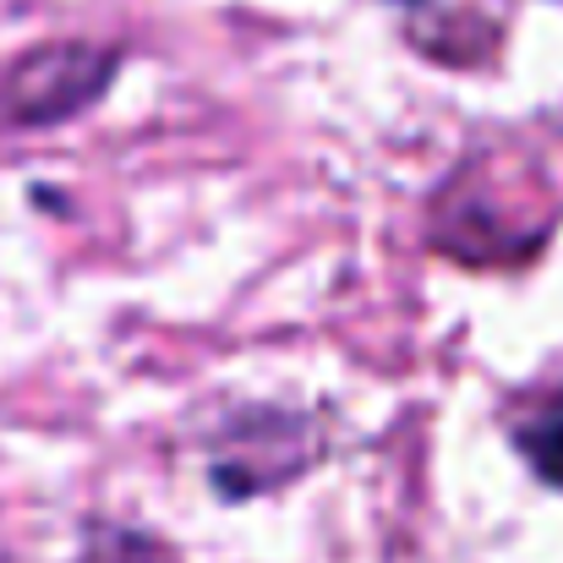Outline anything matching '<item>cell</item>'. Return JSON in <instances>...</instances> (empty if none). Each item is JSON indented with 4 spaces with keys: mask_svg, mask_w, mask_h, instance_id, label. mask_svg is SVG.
I'll use <instances>...</instances> for the list:
<instances>
[{
    "mask_svg": "<svg viewBox=\"0 0 563 563\" xmlns=\"http://www.w3.org/2000/svg\"><path fill=\"white\" fill-rule=\"evenodd\" d=\"M121 55L115 49H93V44H49L16 60V71L5 77V110L22 126H55L71 121L77 110H88L110 77H115Z\"/></svg>",
    "mask_w": 563,
    "mask_h": 563,
    "instance_id": "obj_1",
    "label": "cell"
},
{
    "mask_svg": "<svg viewBox=\"0 0 563 563\" xmlns=\"http://www.w3.org/2000/svg\"><path fill=\"white\" fill-rule=\"evenodd\" d=\"M515 449L526 454L531 476L563 493V388H553L520 427H515Z\"/></svg>",
    "mask_w": 563,
    "mask_h": 563,
    "instance_id": "obj_2",
    "label": "cell"
}]
</instances>
